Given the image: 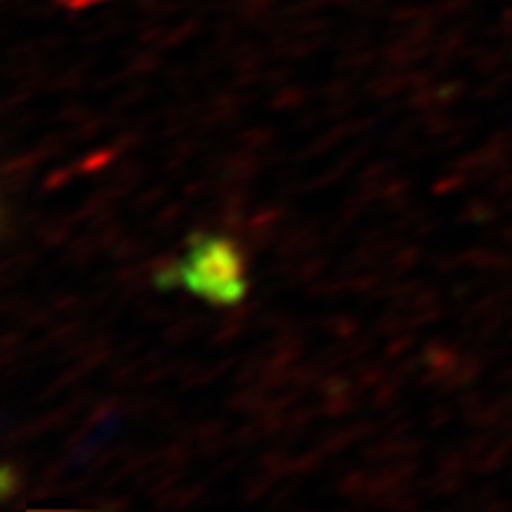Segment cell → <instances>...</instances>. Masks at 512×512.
I'll list each match as a JSON object with an SVG mask.
<instances>
[{
    "instance_id": "6da1fadb",
    "label": "cell",
    "mask_w": 512,
    "mask_h": 512,
    "mask_svg": "<svg viewBox=\"0 0 512 512\" xmlns=\"http://www.w3.org/2000/svg\"><path fill=\"white\" fill-rule=\"evenodd\" d=\"M168 283L183 285L196 296L217 304H233L246 293L241 254L225 238L196 241L176 270L168 272Z\"/></svg>"
}]
</instances>
